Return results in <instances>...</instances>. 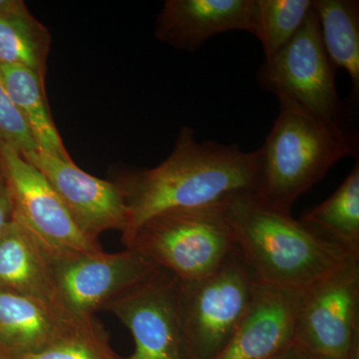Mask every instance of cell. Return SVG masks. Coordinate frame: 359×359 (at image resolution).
<instances>
[{
  "mask_svg": "<svg viewBox=\"0 0 359 359\" xmlns=\"http://www.w3.org/2000/svg\"><path fill=\"white\" fill-rule=\"evenodd\" d=\"M256 37L269 59L299 32L313 11V0H256Z\"/></svg>",
  "mask_w": 359,
  "mask_h": 359,
  "instance_id": "cell-20",
  "label": "cell"
},
{
  "mask_svg": "<svg viewBox=\"0 0 359 359\" xmlns=\"http://www.w3.org/2000/svg\"><path fill=\"white\" fill-rule=\"evenodd\" d=\"M74 318L52 302L0 292V359H25L44 351Z\"/></svg>",
  "mask_w": 359,
  "mask_h": 359,
  "instance_id": "cell-14",
  "label": "cell"
},
{
  "mask_svg": "<svg viewBox=\"0 0 359 359\" xmlns=\"http://www.w3.org/2000/svg\"><path fill=\"white\" fill-rule=\"evenodd\" d=\"M295 344L309 359H359V256L301 294Z\"/></svg>",
  "mask_w": 359,
  "mask_h": 359,
  "instance_id": "cell-6",
  "label": "cell"
},
{
  "mask_svg": "<svg viewBox=\"0 0 359 359\" xmlns=\"http://www.w3.org/2000/svg\"><path fill=\"white\" fill-rule=\"evenodd\" d=\"M13 222V205L11 190L0 156V236L6 231Z\"/></svg>",
  "mask_w": 359,
  "mask_h": 359,
  "instance_id": "cell-23",
  "label": "cell"
},
{
  "mask_svg": "<svg viewBox=\"0 0 359 359\" xmlns=\"http://www.w3.org/2000/svg\"><path fill=\"white\" fill-rule=\"evenodd\" d=\"M0 156L11 190L13 219L51 259L103 252L85 235L50 184L18 151L0 142Z\"/></svg>",
  "mask_w": 359,
  "mask_h": 359,
  "instance_id": "cell-7",
  "label": "cell"
},
{
  "mask_svg": "<svg viewBox=\"0 0 359 359\" xmlns=\"http://www.w3.org/2000/svg\"><path fill=\"white\" fill-rule=\"evenodd\" d=\"M43 175L85 235L99 241L109 231L123 233L128 221L121 188L115 181L92 176L75 164L36 151L25 155Z\"/></svg>",
  "mask_w": 359,
  "mask_h": 359,
  "instance_id": "cell-11",
  "label": "cell"
},
{
  "mask_svg": "<svg viewBox=\"0 0 359 359\" xmlns=\"http://www.w3.org/2000/svg\"><path fill=\"white\" fill-rule=\"evenodd\" d=\"M0 73L39 151L58 159L73 161L52 117L44 78L34 71L15 65H0Z\"/></svg>",
  "mask_w": 359,
  "mask_h": 359,
  "instance_id": "cell-16",
  "label": "cell"
},
{
  "mask_svg": "<svg viewBox=\"0 0 359 359\" xmlns=\"http://www.w3.org/2000/svg\"><path fill=\"white\" fill-rule=\"evenodd\" d=\"M334 69L321 41L313 9L294 39L264 60L257 79L276 97H287L321 119L342 124Z\"/></svg>",
  "mask_w": 359,
  "mask_h": 359,
  "instance_id": "cell-8",
  "label": "cell"
},
{
  "mask_svg": "<svg viewBox=\"0 0 359 359\" xmlns=\"http://www.w3.org/2000/svg\"><path fill=\"white\" fill-rule=\"evenodd\" d=\"M233 243L264 285L302 294L353 255L256 193L223 203Z\"/></svg>",
  "mask_w": 359,
  "mask_h": 359,
  "instance_id": "cell-2",
  "label": "cell"
},
{
  "mask_svg": "<svg viewBox=\"0 0 359 359\" xmlns=\"http://www.w3.org/2000/svg\"><path fill=\"white\" fill-rule=\"evenodd\" d=\"M0 292L59 306L51 257L14 219L0 236Z\"/></svg>",
  "mask_w": 359,
  "mask_h": 359,
  "instance_id": "cell-15",
  "label": "cell"
},
{
  "mask_svg": "<svg viewBox=\"0 0 359 359\" xmlns=\"http://www.w3.org/2000/svg\"><path fill=\"white\" fill-rule=\"evenodd\" d=\"M301 294L257 283L249 309L212 359H271L295 341Z\"/></svg>",
  "mask_w": 359,
  "mask_h": 359,
  "instance_id": "cell-13",
  "label": "cell"
},
{
  "mask_svg": "<svg viewBox=\"0 0 359 359\" xmlns=\"http://www.w3.org/2000/svg\"><path fill=\"white\" fill-rule=\"evenodd\" d=\"M57 301L73 318H91L159 269L133 249L52 259Z\"/></svg>",
  "mask_w": 359,
  "mask_h": 359,
  "instance_id": "cell-10",
  "label": "cell"
},
{
  "mask_svg": "<svg viewBox=\"0 0 359 359\" xmlns=\"http://www.w3.org/2000/svg\"><path fill=\"white\" fill-rule=\"evenodd\" d=\"M257 32L256 0H167L155 25L156 39L193 51L228 32Z\"/></svg>",
  "mask_w": 359,
  "mask_h": 359,
  "instance_id": "cell-12",
  "label": "cell"
},
{
  "mask_svg": "<svg viewBox=\"0 0 359 359\" xmlns=\"http://www.w3.org/2000/svg\"><path fill=\"white\" fill-rule=\"evenodd\" d=\"M180 282L211 275L235 249L223 204L156 215L124 244Z\"/></svg>",
  "mask_w": 359,
  "mask_h": 359,
  "instance_id": "cell-4",
  "label": "cell"
},
{
  "mask_svg": "<svg viewBox=\"0 0 359 359\" xmlns=\"http://www.w3.org/2000/svg\"><path fill=\"white\" fill-rule=\"evenodd\" d=\"M0 142L21 155L39 151L29 130L16 109L0 73Z\"/></svg>",
  "mask_w": 359,
  "mask_h": 359,
  "instance_id": "cell-22",
  "label": "cell"
},
{
  "mask_svg": "<svg viewBox=\"0 0 359 359\" xmlns=\"http://www.w3.org/2000/svg\"><path fill=\"white\" fill-rule=\"evenodd\" d=\"M257 283L236 247L211 275L180 282V311L194 359H212L223 351L249 309Z\"/></svg>",
  "mask_w": 359,
  "mask_h": 359,
  "instance_id": "cell-5",
  "label": "cell"
},
{
  "mask_svg": "<svg viewBox=\"0 0 359 359\" xmlns=\"http://www.w3.org/2000/svg\"><path fill=\"white\" fill-rule=\"evenodd\" d=\"M180 280L159 269L104 309L128 328L134 351L122 359H194L179 304Z\"/></svg>",
  "mask_w": 359,
  "mask_h": 359,
  "instance_id": "cell-9",
  "label": "cell"
},
{
  "mask_svg": "<svg viewBox=\"0 0 359 359\" xmlns=\"http://www.w3.org/2000/svg\"><path fill=\"white\" fill-rule=\"evenodd\" d=\"M320 39L334 68L348 73L353 95L359 89V2L358 0H313Z\"/></svg>",
  "mask_w": 359,
  "mask_h": 359,
  "instance_id": "cell-17",
  "label": "cell"
},
{
  "mask_svg": "<svg viewBox=\"0 0 359 359\" xmlns=\"http://www.w3.org/2000/svg\"><path fill=\"white\" fill-rule=\"evenodd\" d=\"M25 359H122L103 325L91 318H75L65 334L44 351Z\"/></svg>",
  "mask_w": 359,
  "mask_h": 359,
  "instance_id": "cell-21",
  "label": "cell"
},
{
  "mask_svg": "<svg viewBox=\"0 0 359 359\" xmlns=\"http://www.w3.org/2000/svg\"><path fill=\"white\" fill-rule=\"evenodd\" d=\"M302 222L353 255H359V162L327 201Z\"/></svg>",
  "mask_w": 359,
  "mask_h": 359,
  "instance_id": "cell-18",
  "label": "cell"
},
{
  "mask_svg": "<svg viewBox=\"0 0 359 359\" xmlns=\"http://www.w3.org/2000/svg\"><path fill=\"white\" fill-rule=\"evenodd\" d=\"M261 148L257 195L292 212L295 201L325 178L335 163L358 155V141L340 123L327 121L285 96Z\"/></svg>",
  "mask_w": 359,
  "mask_h": 359,
  "instance_id": "cell-3",
  "label": "cell"
},
{
  "mask_svg": "<svg viewBox=\"0 0 359 359\" xmlns=\"http://www.w3.org/2000/svg\"><path fill=\"white\" fill-rule=\"evenodd\" d=\"M271 359H309V356L304 353V351L297 346V344H292L282 353L276 354V356Z\"/></svg>",
  "mask_w": 359,
  "mask_h": 359,
  "instance_id": "cell-24",
  "label": "cell"
},
{
  "mask_svg": "<svg viewBox=\"0 0 359 359\" xmlns=\"http://www.w3.org/2000/svg\"><path fill=\"white\" fill-rule=\"evenodd\" d=\"M51 34L30 13L0 15V65H15L46 77Z\"/></svg>",
  "mask_w": 359,
  "mask_h": 359,
  "instance_id": "cell-19",
  "label": "cell"
},
{
  "mask_svg": "<svg viewBox=\"0 0 359 359\" xmlns=\"http://www.w3.org/2000/svg\"><path fill=\"white\" fill-rule=\"evenodd\" d=\"M259 178V149L245 152L237 144L199 142L192 128L183 126L171 154L158 166L129 170L116 178L128 212L122 243L156 215L221 205L241 194H257Z\"/></svg>",
  "mask_w": 359,
  "mask_h": 359,
  "instance_id": "cell-1",
  "label": "cell"
}]
</instances>
